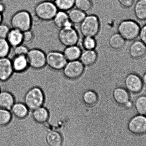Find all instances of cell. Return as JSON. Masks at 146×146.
<instances>
[{
  "instance_id": "obj_21",
  "label": "cell",
  "mask_w": 146,
  "mask_h": 146,
  "mask_svg": "<svg viewBox=\"0 0 146 146\" xmlns=\"http://www.w3.org/2000/svg\"><path fill=\"white\" fill-rule=\"evenodd\" d=\"M13 115L17 118L23 119L28 115L29 110L23 103H15L10 110Z\"/></svg>"
},
{
  "instance_id": "obj_27",
  "label": "cell",
  "mask_w": 146,
  "mask_h": 146,
  "mask_svg": "<svg viewBox=\"0 0 146 146\" xmlns=\"http://www.w3.org/2000/svg\"><path fill=\"white\" fill-rule=\"evenodd\" d=\"M135 106L139 114L146 115V95L138 93L135 100Z\"/></svg>"
},
{
  "instance_id": "obj_4",
  "label": "cell",
  "mask_w": 146,
  "mask_h": 146,
  "mask_svg": "<svg viewBox=\"0 0 146 146\" xmlns=\"http://www.w3.org/2000/svg\"><path fill=\"white\" fill-rule=\"evenodd\" d=\"M58 11L54 2L46 0L36 5L34 13L42 21H52Z\"/></svg>"
},
{
  "instance_id": "obj_6",
  "label": "cell",
  "mask_w": 146,
  "mask_h": 146,
  "mask_svg": "<svg viewBox=\"0 0 146 146\" xmlns=\"http://www.w3.org/2000/svg\"><path fill=\"white\" fill-rule=\"evenodd\" d=\"M26 57L30 68L40 70L46 66V53L42 49L34 48L29 49Z\"/></svg>"
},
{
  "instance_id": "obj_23",
  "label": "cell",
  "mask_w": 146,
  "mask_h": 146,
  "mask_svg": "<svg viewBox=\"0 0 146 146\" xmlns=\"http://www.w3.org/2000/svg\"><path fill=\"white\" fill-rule=\"evenodd\" d=\"M68 12L69 19L73 25H80L86 16V13L76 8H73Z\"/></svg>"
},
{
  "instance_id": "obj_14",
  "label": "cell",
  "mask_w": 146,
  "mask_h": 146,
  "mask_svg": "<svg viewBox=\"0 0 146 146\" xmlns=\"http://www.w3.org/2000/svg\"><path fill=\"white\" fill-rule=\"evenodd\" d=\"M11 60L14 72L21 73L29 67L26 56H14Z\"/></svg>"
},
{
  "instance_id": "obj_36",
  "label": "cell",
  "mask_w": 146,
  "mask_h": 146,
  "mask_svg": "<svg viewBox=\"0 0 146 146\" xmlns=\"http://www.w3.org/2000/svg\"><path fill=\"white\" fill-rule=\"evenodd\" d=\"M11 28L6 24H0V38L6 39Z\"/></svg>"
},
{
  "instance_id": "obj_34",
  "label": "cell",
  "mask_w": 146,
  "mask_h": 146,
  "mask_svg": "<svg viewBox=\"0 0 146 146\" xmlns=\"http://www.w3.org/2000/svg\"><path fill=\"white\" fill-rule=\"evenodd\" d=\"M14 56H25L27 54L29 49L23 43L13 48Z\"/></svg>"
},
{
  "instance_id": "obj_31",
  "label": "cell",
  "mask_w": 146,
  "mask_h": 146,
  "mask_svg": "<svg viewBox=\"0 0 146 146\" xmlns=\"http://www.w3.org/2000/svg\"><path fill=\"white\" fill-rule=\"evenodd\" d=\"M12 114L10 110L0 108V126H5L11 121Z\"/></svg>"
},
{
  "instance_id": "obj_44",
  "label": "cell",
  "mask_w": 146,
  "mask_h": 146,
  "mask_svg": "<svg viewBox=\"0 0 146 146\" xmlns=\"http://www.w3.org/2000/svg\"><path fill=\"white\" fill-rule=\"evenodd\" d=\"M144 21L145 22V25H146V19Z\"/></svg>"
},
{
  "instance_id": "obj_9",
  "label": "cell",
  "mask_w": 146,
  "mask_h": 146,
  "mask_svg": "<svg viewBox=\"0 0 146 146\" xmlns=\"http://www.w3.org/2000/svg\"><path fill=\"white\" fill-rule=\"evenodd\" d=\"M85 66L80 60L68 62L62 72L68 78L74 79L80 76L84 71Z\"/></svg>"
},
{
  "instance_id": "obj_39",
  "label": "cell",
  "mask_w": 146,
  "mask_h": 146,
  "mask_svg": "<svg viewBox=\"0 0 146 146\" xmlns=\"http://www.w3.org/2000/svg\"><path fill=\"white\" fill-rule=\"evenodd\" d=\"M31 18H32V25H38L40 24L42 21L39 17L34 13L31 14Z\"/></svg>"
},
{
  "instance_id": "obj_17",
  "label": "cell",
  "mask_w": 146,
  "mask_h": 146,
  "mask_svg": "<svg viewBox=\"0 0 146 146\" xmlns=\"http://www.w3.org/2000/svg\"><path fill=\"white\" fill-rule=\"evenodd\" d=\"M82 53L81 49L77 45L66 47L63 52L68 62L79 60Z\"/></svg>"
},
{
  "instance_id": "obj_35",
  "label": "cell",
  "mask_w": 146,
  "mask_h": 146,
  "mask_svg": "<svg viewBox=\"0 0 146 146\" xmlns=\"http://www.w3.org/2000/svg\"><path fill=\"white\" fill-rule=\"evenodd\" d=\"M23 43H30L35 39V34L32 30H29L23 32Z\"/></svg>"
},
{
  "instance_id": "obj_43",
  "label": "cell",
  "mask_w": 146,
  "mask_h": 146,
  "mask_svg": "<svg viewBox=\"0 0 146 146\" xmlns=\"http://www.w3.org/2000/svg\"><path fill=\"white\" fill-rule=\"evenodd\" d=\"M47 1H52V2H54V0H47Z\"/></svg>"
},
{
  "instance_id": "obj_13",
  "label": "cell",
  "mask_w": 146,
  "mask_h": 146,
  "mask_svg": "<svg viewBox=\"0 0 146 146\" xmlns=\"http://www.w3.org/2000/svg\"><path fill=\"white\" fill-rule=\"evenodd\" d=\"M129 54L133 59L141 58L146 54V46L140 40L134 41L130 45Z\"/></svg>"
},
{
  "instance_id": "obj_37",
  "label": "cell",
  "mask_w": 146,
  "mask_h": 146,
  "mask_svg": "<svg viewBox=\"0 0 146 146\" xmlns=\"http://www.w3.org/2000/svg\"><path fill=\"white\" fill-rule=\"evenodd\" d=\"M139 36L140 40L146 46V25L141 28Z\"/></svg>"
},
{
  "instance_id": "obj_1",
  "label": "cell",
  "mask_w": 146,
  "mask_h": 146,
  "mask_svg": "<svg viewBox=\"0 0 146 146\" xmlns=\"http://www.w3.org/2000/svg\"><path fill=\"white\" fill-rule=\"evenodd\" d=\"M141 29L140 25L135 21L125 20L121 21L117 27L118 33L125 40H135L139 36Z\"/></svg>"
},
{
  "instance_id": "obj_42",
  "label": "cell",
  "mask_w": 146,
  "mask_h": 146,
  "mask_svg": "<svg viewBox=\"0 0 146 146\" xmlns=\"http://www.w3.org/2000/svg\"><path fill=\"white\" fill-rule=\"evenodd\" d=\"M3 14L0 13V24L2 23L3 20Z\"/></svg>"
},
{
  "instance_id": "obj_41",
  "label": "cell",
  "mask_w": 146,
  "mask_h": 146,
  "mask_svg": "<svg viewBox=\"0 0 146 146\" xmlns=\"http://www.w3.org/2000/svg\"><path fill=\"white\" fill-rule=\"evenodd\" d=\"M142 79L143 84L144 86L146 87V71L144 72L142 76Z\"/></svg>"
},
{
  "instance_id": "obj_26",
  "label": "cell",
  "mask_w": 146,
  "mask_h": 146,
  "mask_svg": "<svg viewBox=\"0 0 146 146\" xmlns=\"http://www.w3.org/2000/svg\"><path fill=\"white\" fill-rule=\"evenodd\" d=\"M126 41L118 33L113 34L109 40V44L115 50H120L125 45Z\"/></svg>"
},
{
  "instance_id": "obj_11",
  "label": "cell",
  "mask_w": 146,
  "mask_h": 146,
  "mask_svg": "<svg viewBox=\"0 0 146 146\" xmlns=\"http://www.w3.org/2000/svg\"><path fill=\"white\" fill-rule=\"evenodd\" d=\"M126 89L129 92L138 93L141 91L144 84L141 78L135 74H130L125 80Z\"/></svg>"
},
{
  "instance_id": "obj_5",
  "label": "cell",
  "mask_w": 146,
  "mask_h": 146,
  "mask_svg": "<svg viewBox=\"0 0 146 146\" xmlns=\"http://www.w3.org/2000/svg\"><path fill=\"white\" fill-rule=\"evenodd\" d=\"M44 96L40 88H32L27 92L24 98V104L29 110H33L43 106Z\"/></svg>"
},
{
  "instance_id": "obj_15",
  "label": "cell",
  "mask_w": 146,
  "mask_h": 146,
  "mask_svg": "<svg viewBox=\"0 0 146 146\" xmlns=\"http://www.w3.org/2000/svg\"><path fill=\"white\" fill-rule=\"evenodd\" d=\"M97 52L95 50H85L82 52L79 60L85 67L93 66L98 59Z\"/></svg>"
},
{
  "instance_id": "obj_20",
  "label": "cell",
  "mask_w": 146,
  "mask_h": 146,
  "mask_svg": "<svg viewBox=\"0 0 146 146\" xmlns=\"http://www.w3.org/2000/svg\"><path fill=\"white\" fill-rule=\"evenodd\" d=\"M45 141L48 146H62L63 139L61 134L57 131H50L47 133Z\"/></svg>"
},
{
  "instance_id": "obj_33",
  "label": "cell",
  "mask_w": 146,
  "mask_h": 146,
  "mask_svg": "<svg viewBox=\"0 0 146 146\" xmlns=\"http://www.w3.org/2000/svg\"><path fill=\"white\" fill-rule=\"evenodd\" d=\"M82 45L85 50H95L96 46V42L95 38L92 37H84Z\"/></svg>"
},
{
  "instance_id": "obj_45",
  "label": "cell",
  "mask_w": 146,
  "mask_h": 146,
  "mask_svg": "<svg viewBox=\"0 0 146 146\" xmlns=\"http://www.w3.org/2000/svg\"><path fill=\"white\" fill-rule=\"evenodd\" d=\"M2 0H0V2H2Z\"/></svg>"
},
{
  "instance_id": "obj_8",
  "label": "cell",
  "mask_w": 146,
  "mask_h": 146,
  "mask_svg": "<svg viewBox=\"0 0 146 146\" xmlns=\"http://www.w3.org/2000/svg\"><path fill=\"white\" fill-rule=\"evenodd\" d=\"M67 62L63 52L54 50L46 53V66L52 70H62Z\"/></svg>"
},
{
  "instance_id": "obj_7",
  "label": "cell",
  "mask_w": 146,
  "mask_h": 146,
  "mask_svg": "<svg viewBox=\"0 0 146 146\" xmlns=\"http://www.w3.org/2000/svg\"><path fill=\"white\" fill-rule=\"evenodd\" d=\"M58 38L60 43L66 47L76 45L79 40V34L73 25L60 29Z\"/></svg>"
},
{
  "instance_id": "obj_19",
  "label": "cell",
  "mask_w": 146,
  "mask_h": 146,
  "mask_svg": "<svg viewBox=\"0 0 146 146\" xmlns=\"http://www.w3.org/2000/svg\"><path fill=\"white\" fill-rule=\"evenodd\" d=\"M15 103L12 94L5 91L0 92V108L10 110Z\"/></svg>"
},
{
  "instance_id": "obj_24",
  "label": "cell",
  "mask_w": 146,
  "mask_h": 146,
  "mask_svg": "<svg viewBox=\"0 0 146 146\" xmlns=\"http://www.w3.org/2000/svg\"><path fill=\"white\" fill-rule=\"evenodd\" d=\"M114 97L115 100L119 104H125L130 100L129 93L127 89L122 88H118L114 90Z\"/></svg>"
},
{
  "instance_id": "obj_3",
  "label": "cell",
  "mask_w": 146,
  "mask_h": 146,
  "mask_svg": "<svg viewBox=\"0 0 146 146\" xmlns=\"http://www.w3.org/2000/svg\"><path fill=\"white\" fill-rule=\"evenodd\" d=\"M80 29L81 33L84 37L95 38L100 32V20L95 15H86L80 24Z\"/></svg>"
},
{
  "instance_id": "obj_18",
  "label": "cell",
  "mask_w": 146,
  "mask_h": 146,
  "mask_svg": "<svg viewBox=\"0 0 146 146\" xmlns=\"http://www.w3.org/2000/svg\"><path fill=\"white\" fill-rule=\"evenodd\" d=\"M52 21L55 26L59 29L73 25L69 21L68 13L64 11H58Z\"/></svg>"
},
{
  "instance_id": "obj_38",
  "label": "cell",
  "mask_w": 146,
  "mask_h": 146,
  "mask_svg": "<svg viewBox=\"0 0 146 146\" xmlns=\"http://www.w3.org/2000/svg\"><path fill=\"white\" fill-rule=\"evenodd\" d=\"M122 6L126 8H129L134 3V0H117Z\"/></svg>"
},
{
  "instance_id": "obj_25",
  "label": "cell",
  "mask_w": 146,
  "mask_h": 146,
  "mask_svg": "<svg viewBox=\"0 0 146 146\" xmlns=\"http://www.w3.org/2000/svg\"><path fill=\"white\" fill-rule=\"evenodd\" d=\"M135 15L139 20L146 19V0H138L134 7Z\"/></svg>"
},
{
  "instance_id": "obj_40",
  "label": "cell",
  "mask_w": 146,
  "mask_h": 146,
  "mask_svg": "<svg viewBox=\"0 0 146 146\" xmlns=\"http://www.w3.org/2000/svg\"><path fill=\"white\" fill-rule=\"evenodd\" d=\"M6 10V6L5 4L0 2V13L3 14Z\"/></svg>"
},
{
  "instance_id": "obj_32",
  "label": "cell",
  "mask_w": 146,
  "mask_h": 146,
  "mask_svg": "<svg viewBox=\"0 0 146 146\" xmlns=\"http://www.w3.org/2000/svg\"><path fill=\"white\" fill-rule=\"evenodd\" d=\"M11 48L6 39L0 38V58L8 57L10 53Z\"/></svg>"
},
{
  "instance_id": "obj_29",
  "label": "cell",
  "mask_w": 146,
  "mask_h": 146,
  "mask_svg": "<svg viewBox=\"0 0 146 146\" xmlns=\"http://www.w3.org/2000/svg\"><path fill=\"white\" fill-rule=\"evenodd\" d=\"M74 7L86 13L92 9L93 3L91 0H76Z\"/></svg>"
},
{
  "instance_id": "obj_30",
  "label": "cell",
  "mask_w": 146,
  "mask_h": 146,
  "mask_svg": "<svg viewBox=\"0 0 146 146\" xmlns=\"http://www.w3.org/2000/svg\"><path fill=\"white\" fill-rule=\"evenodd\" d=\"M83 100L85 103L88 105L93 106L97 102L98 96L95 92L88 90L84 94Z\"/></svg>"
},
{
  "instance_id": "obj_2",
  "label": "cell",
  "mask_w": 146,
  "mask_h": 146,
  "mask_svg": "<svg viewBox=\"0 0 146 146\" xmlns=\"http://www.w3.org/2000/svg\"><path fill=\"white\" fill-rule=\"evenodd\" d=\"M10 23L12 28L22 32L31 29L33 26L31 14L25 10L18 11L11 17Z\"/></svg>"
},
{
  "instance_id": "obj_22",
  "label": "cell",
  "mask_w": 146,
  "mask_h": 146,
  "mask_svg": "<svg viewBox=\"0 0 146 146\" xmlns=\"http://www.w3.org/2000/svg\"><path fill=\"white\" fill-rule=\"evenodd\" d=\"M33 117L36 122L44 124L46 122L49 117L48 110L42 106L32 111Z\"/></svg>"
},
{
  "instance_id": "obj_16",
  "label": "cell",
  "mask_w": 146,
  "mask_h": 146,
  "mask_svg": "<svg viewBox=\"0 0 146 146\" xmlns=\"http://www.w3.org/2000/svg\"><path fill=\"white\" fill-rule=\"evenodd\" d=\"M6 39L11 47L14 48L23 43V32L18 29L11 28Z\"/></svg>"
},
{
  "instance_id": "obj_10",
  "label": "cell",
  "mask_w": 146,
  "mask_h": 146,
  "mask_svg": "<svg viewBox=\"0 0 146 146\" xmlns=\"http://www.w3.org/2000/svg\"><path fill=\"white\" fill-rule=\"evenodd\" d=\"M129 128L135 134H146V115L138 114L135 116L129 123Z\"/></svg>"
},
{
  "instance_id": "obj_28",
  "label": "cell",
  "mask_w": 146,
  "mask_h": 146,
  "mask_svg": "<svg viewBox=\"0 0 146 146\" xmlns=\"http://www.w3.org/2000/svg\"><path fill=\"white\" fill-rule=\"evenodd\" d=\"M76 0H54V1L58 11L68 12L75 6Z\"/></svg>"
},
{
  "instance_id": "obj_12",
  "label": "cell",
  "mask_w": 146,
  "mask_h": 146,
  "mask_svg": "<svg viewBox=\"0 0 146 146\" xmlns=\"http://www.w3.org/2000/svg\"><path fill=\"white\" fill-rule=\"evenodd\" d=\"M14 72L12 62L8 57L0 58V80L5 81L12 76Z\"/></svg>"
}]
</instances>
